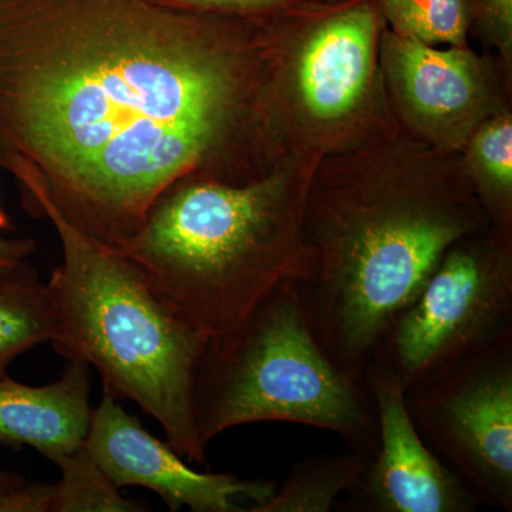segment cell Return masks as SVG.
Returning <instances> with one entry per match:
<instances>
[{
    "label": "cell",
    "mask_w": 512,
    "mask_h": 512,
    "mask_svg": "<svg viewBox=\"0 0 512 512\" xmlns=\"http://www.w3.org/2000/svg\"><path fill=\"white\" fill-rule=\"evenodd\" d=\"M167 0H0V168L114 251L228 127L238 56Z\"/></svg>",
    "instance_id": "cell-1"
},
{
    "label": "cell",
    "mask_w": 512,
    "mask_h": 512,
    "mask_svg": "<svg viewBox=\"0 0 512 512\" xmlns=\"http://www.w3.org/2000/svg\"><path fill=\"white\" fill-rule=\"evenodd\" d=\"M295 205L275 180L187 178L164 192L120 254L217 350L286 282L309 274Z\"/></svg>",
    "instance_id": "cell-2"
},
{
    "label": "cell",
    "mask_w": 512,
    "mask_h": 512,
    "mask_svg": "<svg viewBox=\"0 0 512 512\" xmlns=\"http://www.w3.org/2000/svg\"><path fill=\"white\" fill-rule=\"evenodd\" d=\"M33 212L49 218L62 244V264L46 284L57 352L96 367L103 390L138 404L181 456L208 467L195 414L205 340L126 255L46 202Z\"/></svg>",
    "instance_id": "cell-3"
},
{
    "label": "cell",
    "mask_w": 512,
    "mask_h": 512,
    "mask_svg": "<svg viewBox=\"0 0 512 512\" xmlns=\"http://www.w3.org/2000/svg\"><path fill=\"white\" fill-rule=\"evenodd\" d=\"M309 224L315 242L298 286L320 342L357 377L443 255L481 227L466 198L402 191L328 195Z\"/></svg>",
    "instance_id": "cell-4"
},
{
    "label": "cell",
    "mask_w": 512,
    "mask_h": 512,
    "mask_svg": "<svg viewBox=\"0 0 512 512\" xmlns=\"http://www.w3.org/2000/svg\"><path fill=\"white\" fill-rule=\"evenodd\" d=\"M195 414L205 447L224 431L264 421L330 431L372 454L379 444L366 379L329 355L296 282L282 285L227 345L205 352Z\"/></svg>",
    "instance_id": "cell-5"
},
{
    "label": "cell",
    "mask_w": 512,
    "mask_h": 512,
    "mask_svg": "<svg viewBox=\"0 0 512 512\" xmlns=\"http://www.w3.org/2000/svg\"><path fill=\"white\" fill-rule=\"evenodd\" d=\"M468 237L443 255L419 295L392 320L373 356L400 377L404 389L440 375L512 326L507 242Z\"/></svg>",
    "instance_id": "cell-6"
},
{
    "label": "cell",
    "mask_w": 512,
    "mask_h": 512,
    "mask_svg": "<svg viewBox=\"0 0 512 512\" xmlns=\"http://www.w3.org/2000/svg\"><path fill=\"white\" fill-rule=\"evenodd\" d=\"M427 446L480 498L512 511V326L406 389Z\"/></svg>",
    "instance_id": "cell-7"
},
{
    "label": "cell",
    "mask_w": 512,
    "mask_h": 512,
    "mask_svg": "<svg viewBox=\"0 0 512 512\" xmlns=\"http://www.w3.org/2000/svg\"><path fill=\"white\" fill-rule=\"evenodd\" d=\"M365 379L375 404L379 444L340 511L474 512L480 498L420 436L400 377L373 359Z\"/></svg>",
    "instance_id": "cell-8"
},
{
    "label": "cell",
    "mask_w": 512,
    "mask_h": 512,
    "mask_svg": "<svg viewBox=\"0 0 512 512\" xmlns=\"http://www.w3.org/2000/svg\"><path fill=\"white\" fill-rule=\"evenodd\" d=\"M84 447L120 490L147 488L171 511L187 507L192 512H247L237 503L239 498L259 505L278 487L269 480L192 470L168 441L148 433L141 421L106 390L93 409Z\"/></svg>",
    "instance_id": "cell-9"
},
{
    "label": "cell",
    "mask_w": 512,
    "mask_h": 512,
    "mask_svg": "<svg viewBox=\"0 0 512 512\" xmlns=\"http://www.w3.org/2000/svg\"><path fill=\"white\" fill-rule=\"evenodd\" d=\"M90 389V366L80 360L47 386L0 380V446L32 447L52 463L79 450L92 420Z\"/></svg>",
    "instance_id": "cell-10"
},
{
    "label": "cell",
    "mask_w": 512,
    "mask_h": 512,
    "mask_svg": "<svg viewBox=\"0 0 512 512\" xmlns=\"http://www.w3.org/2000/svg\"><path fill=\"white\" fill-rule=\"evenodd\" d=\"M375 33V13L360 5L323 23L306 43L298 80L313 116L339 119L355 107L372 74Z\"/></svg>",
    "instance_id": "cell-11"
},
{
    "label": "cell",
    "mask_w": 512,
    "mask_h": 512,
    "mask_svg": "<svg viewBox=\"0 0 512 512\" xmlns=\"http://www.w3.org/2000/svg\"><path fill=\"white\" fill-rule=\"evenodd\" d=\"M393 46L397 76L407 99L421 114L451 116L476 97V72L464 50L434 49L403 36L394 39Z\"/></svg>",
    "instance_id": "cell-12"
},
{
    "label": "cell",
    "mask_w": 512,
    "mask_h": 512,
    "mask_svg": "<svg viewBox=\"0 0 512 512\" xmlns=\"http://www.w3.org/2000/svg\"><path fill=\"white\" fill-rule=\"evenodd\" d=\"M373 454L348 448L342 454H320L293 464L288 477L265 503L248 512H329L340 495L352 490Z\"/></svg>",
    "instance_id": "cell-13"
},
{
    "label": "cell",
    "mask_w": 512,
    "mask_h": 512,
    "mask_svg": "<svg viewBox=\"0 0 512 512\" xmlns=\"http://www.w3.org/2000/svg\"><path fill=\"white\" fill-rule=\"evenodd\" d=\"M56 333L49 289L28 262L0 276V380L28 350L52 342Z\"/></svg>",
    "instance_id": "cell-14"
},
{
    "label": "cell",
    "mask_w": 512,
    "mask_h": 512,
    "mask_svg": "<svg viewBox=\"0 0 512 512\" xmlns=\"http://www.w3.org/2000/svg\"><path fill=\"white\" fill-rule=\"evenodd\" d=\"M62 477L53 484L52 512H143L144 504L127 500L93 460L86 447L55 461Z\"/></svg>",
    "instance_id": "cell-15"
},
{
    "label": "cell",
    "mask_w": 512,
    "mask_h": 512,
    "mask_svg": "<svg viewBox=\"0 0 512 512\" xmlns=\"http://www.w3.org/2000/svg\"><path fill=\"white\" fill-rule=\"evenodd\" d=\"M380 5L399 36L426 45L464 43L467 0H380Z\"/></svg>",
    "instance_id": "cell-16"
},
{
    "label": "cell",
    "mask_w": 512,
    "mask_h": 512,
    "mask_svg": "<svg viewBox=\"0 0 512 512\" xmlns=\"http://www.w3.org/2000/svg\"><path fill=\"white\" fill-rule=\"evenodd\" d=\"M476 153L497 188L510 192L512 185V124L504 117L480 131Z\"/></svg>",
    "instance_id": "cell-17"
},
{
    "label": "cell",
    "mask_w": 512,
    "mask_h": 512,
    "mask_svg": "<svg viewBox=\"0 0 512 512\" xmlns=\"http://www.w3.org/2000/svg\"><path fill=\"white\" fill-rule=\"evenodd\" d=\"M53 484L23 483L0 493V512H52Z\"/></svg>",
    "instance_id": "cell-18"
},
{
    "label": "cell",
    "mask_w": 512,
    "mask_h": 512,
    "mask_svg": "<svg viewBox=\"0 0 512 512\" xmlns=\"http://www.w3.org/2000/svg\"><path fill=\"white\" fill-rule=\"evenodd\" d=\"M36 249V242L29 238H8L0 235V276L8 275Z\"/></svg>",
    "instance_id": "cell-19"
},
{
    "label": "cell",
    "mask_w": 512,
    "mask_h": 512,
    "mask_svg": "<svg viewBox=\"0 0 512 512\" xmlns=\"http://www.w3.org/2000/svg\"><path fill=\"white\" fill-rule=\"evenodd\" d=\"M167 2L191 9L252 10L274 5L281 0H167Z\"/></svg>",
    "instance_id": "cell-20"
},
{
    "label": "cell",
    "mask_w": 512,
    "mask_h": 512,
    "mask_svg": "<svg viewBox=\"0 0 512 512\" xmlns=\"http://www.w3.org/2000/svg\"><path fill=\"white\" fill-rule=\"evenodd\" d=\"M485 10L504 36H511L512 0H483Z\"/></svg>",
    "instance_id": "cell-21"
},
{
    "label": "cell",
    "mask_w": 512,
    "mask_h": 512,
    "mask_svg": "<svg viewBox=\"0 0 512 512\" xmlns=\"http://www.w3.org/2000/svg\"><path fill=\"white\" fill-rule=\"evenodd\" d=\"M26 483L25 478L19 474L12 473V471L0 470V493L12 490V488L19 487Z\"/></svg>",
    "instance_id": "cell-22"
},
{
    "label": "cell",
    "mask_w": 512,
    "mask_h": 512,
    "mask_svg": "<svg viewBox=\"0 0 512 512\" xmlns=\"http://www.w3.org/2000/svg\"><path fill=\"white\" fill-rule=\"evenodd\" d=\"M12 228V222H10L6 212L0 207V231H6V229Z\"/></svg>",
    "instance_id": "cell-23"
}]
</instances>
